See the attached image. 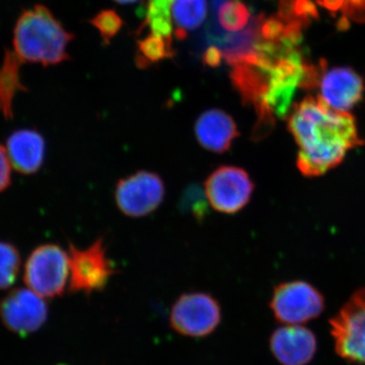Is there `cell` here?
<instances>
[{"label":"cell","instance_id":"obj_1","mask_svg":"<svg viewBox=\"0 0 365 365\" xmlns=\"http://www.w3.org/2000/svg\"><path fill=\"white\" fill-rule=\"evenodd\" d=\"M288 129L299 146L297 165L306 177H319L339 165L362 145L355 118L335 111L321 98L307 97L292 107Z\"/></svg>","mask_w":365,"mask_h":365},{"label":"cell","instance_id":"obj_2","mask_svg":"<svg viewBox=\"0 0 365 365\" xmlns=\"http://www.w3.org/2000/svg\"><path fill=\"white\" fill-rule=\"evenodd\" d=\"M73 38L49 9L37 4L19 16L14 29L11 51L23 64L57 66L71 58L67 46Z\"/></svg>","mask_w":365,"mask_h":365},{"label":"cell","instance_id":"obj_3","mask_svg":"<svg viewBox=\"0 0 365 365\" xmlns=\"http://www.w3.org/2000/svg\"><path fill=\"white\" fill-rule=\"evenodd\" d=\"M69 272V254L58 245L46 244L29 256L24 281L40 297L53 299L63 294Z\"/></svg>","mask_w":365,"mask_h":365},{"label":"cell","instance_id":"obj_4","mask_svg":"<svg viewBox=\"0 0 365 365\" xmlns=\"http://www.w3.org/2000/svg\"><path fill=\"white\" fill-rule=\"evenodd\" d=\"M330 327L338 355L350 364H365V287L330 319Z\"/></svg>","mask_w":365,"mask_h":365},{"label":"cell","instance_id":"obj_5","mask_svg":"<svg viewBox=\"0 0 365 365\" xmlns=\"http://www.w3.org/2000/svg\"><path fill=\"white\" fill-rule=\"evenodd\" d=\"M275 319L285 325H300L318 318L325 309V299L317 288L304 281L281 283L270 302Z\"/></svg>","mask_w":365,"mask_h":365},{"label":"cell","instance_id":"obj_6","mask_svg":"<svg viewBox=\"0 0 365 365\" xmlns=\"http://www.w3.org/2000/svg\"><path fill=\"white\" fill-rule=\"evenodd\" d=\"M69 292L86 294L104 289L115 273L102 237L86 249L69 245Z\"/></svg>","mask_w":365,"mask_h":365},{"label":"cell","instance_id":"obj_7","mask_svg":"<svg viewBox=\"0 0 365 365\" xmlns=\"http://www.w3.org/2000/svg\"><path fill=\"white\" fill-rule=\"evenodd\" d=\"M248 173L234 165H223L211 173L205 182V194L215 210L235 215L246 207L254 192Z\"/></svg>","mask_w":365,"mask_h":365},{"label":"cell","instance_id":"obj_8","mask_svg":"<svg viewBox=\"0 0 365 365\" xmlns=\"http://www.w3.org/2000/svg\"><path fill=\"white\" fill-rule=\"evenodd\" d=\"M165 196L162 178L148 170H140L120 180L115 190L118 208L129 217L150 215L157 210Z\"/></svg>","mask_w":365,"mask_h":365},{"label":"cell","instance_id":"obj_9","mask_svg":"<svg viewBox=\"0 0 365 365\" xmlns=\"http://www.w3.org/2000/svg\"><path fill=\"white\" fill-rule=\"evenodd\" d=\"M222 321L220 304L207 294H182L173 306L170 325L176 332L189 337H205Z\"/></svg>","mask_w":365,"mask_h":365},{"label":"cell","instance_id":"obj_10","mask_svg":"<svg viewBox=\"0 0 365 365\" xmlns=\"http://www.w3.org/2000/svg\"><path fill=\"white\" fill-rule=\"evenodd\" d=\"M0 316L9 331L26 337L44 325L48 307L43 297L33 290L19 288L2 300Z\"/></svg>","mask_w":365,"mask_h":365},{"label":"cell","instance_id":"obj_11","mask_svg":"<svg viewBox=\"0 0 365 365\" xmlns=\"http://www.w3.org/2000/svg\"><path fill=\"white\" fill-rule=\"evenodd\" d=\"M318 90V98L331 109L349 113L364 97V79L351 67L326 68Z\"/></svg>","mask_w":365,"mask_h":365},{"label":"cell","instance_id":"obj_12","mask_svg":"<svg viewBox=\"0 0 365 365\" xmlns=\"http://www.w3.org/2000/svg\"><path fill=\"white\" fill-rule=\"evenodd\" d=\"M317 338L311 330L299 325H287L274 331L270 348L282 365H307L317 352Z\"/></svg>","mask_w":365,"mask_h":365},{"label":"cell","instance_id":"obj_13","mask_svg":"<svg viewBox=\"0 0 365 365\" xmlns=\"http://www.w3.org/2000/svg\"><path fill=\"white\" fill-rule=\"evenodd\" d=\"M197 141L203 148L215 153H223L232 148L239 137V129L234 118L220 109H210L197 118Z\"/></svg>","mask_w":365,"mask_h":365},{"label":"cell","instance_id":"obj_14","mask_svg":"<svg viewBox=\"0 0 365 365\" xmlns=\"http://www.w3.org/2000/svg\"><path fill=\"white\" fill-rule=\"evenodd\" d=\"M6 153L14 170L24 175L35 174L44 163V137L33 129L14 132L7 139Z\"/></svg>","mask_w":365,"mask_h":365},{"label":"cell","instance_id":"obj_15","mask_svg":"<svg viewBox=\"0 0 365 365\" xmlns=\"http://www.w3.org/2000/svg\"><path fill=\"white\" fill-rule=\"evenodd\" d=\"M21 64L11 50H6L0 64V113L6 120L13 119V102L16 93L26 91L20 78Z\"/></svg>","mask_w":365,"mask_h":365},{"label":"cell","instance_id":"obj_16","mask_svg":"<svg viewBox=\"0 0 365 365\" xmlns=\"http://www.w3.org/2000/svg\"><path fill=\"white\" fill-rule=\"evenodd\" d=\"M207 16L206 0H173L170 16L175 26V36L185 40L189 31L199 28Z\"/></svg>","mask_w":365,"mask_h":365},{"label":"cell","instance_id":"obj_17","mask_svg":"<svg viewBox=\"0 0 365 365\" xmlns=\"http://www.w3.org/2000/svg\"><path fill=\"white\" fill-rule=\"evenodd\" d=\"M215 21L222 30L230 34L242 32L250 26L254 16L241 0H212Z\"/></svg>","mask_w":365,"mask_h":365},{"label":"cell","instance_id":"obj_18","mask_svg":"<svg viewBox=\"0 0 365 365\" xmlns=\"http://www.w3.org/2000/svg\"><path fill=\"white\" fill-rule=\"evenodd\" d=\"M175 50L172 39L151 34L145 39L139 41L136 63L139 67H148L163 59L172 58Z\"/></svg>","mask_w":365,"mask_h":365},{"label":"cell","instance_id":"obj_19","mask_svg":"<svg viewBox=\"0 0 365 365\" xmlns=\"http://www.w3.org/2000/svg\"><path fill=\"white\" fill-rule=\"evenodd\" d=\"M278 16L285 24L300 21L307 26L319 20V14L314 0H279Z\"/></svg>","mask_w":365,"mask_h":365},{"label":"cell","instance_id":"obj_20","mask_svg":"<svg viewBox=\"0 0 365 365\" xmlns=\"http://www.w3.org/2000/svg\"><path fill=\"white\" fill-rule=\"evenodd\" d=\"M21 267V255L11 242H0V289L14 284Z\"/></svg>","mask_w":365,"mask_h":365},{"label":"cell","instance_id":"obj_21","mask_svg":"<svg viewBox=\"0 0 365 365\" xmlns=\"http://www.w3.org/2000/svg\"><path fill=\"white\" fill-rule=\"evenodd\" d=\"M205 196L200 187L194 184L189 185L182 192L180 199V208L196 220H202L208 213L207 202H206L207 197Z\"/></svg>","mask_w":365,"mask_h":365},{"label":"cell","instance_id":"obj_22","mask_svg":"<svg viewBox=\"0 0 365 365\" xmlns=\"http://www.w3.org/2000/svg\"><path fill=\"white\" fill-rule=\"evenodd\" d=\"M91 25L98 29L103 41L108 44L121 30L123 21L114 11H103L91 20Z\"/></svg>","mask_w":365,"mask_h":365},{"label":"cell","instance_id":"obj_23","mask_svg":"<svg viewBox=\"0 0 365 365\" xmlns=\"http://www.w3.org/2000/svg\"><path fill=\"white\" fill-rule=\"evenodd\" d=\"M285 28V23L279 16H258L259 40L263 42L278 43Z\"/></svg>","mask_w":365,"mask_h":365},{"label":"cell","instance_id":"obj_24","mask_svg":"<svg viewBox=\"0 0 365 365\" xmlns=\"http://www.w3.org/2000/svg\"><path fill=\"white\" fill-rule=\"evenodd\" d=\"M343 16L354 23H365V0H345Z\"/></svg>","mask_w":365,"mask_h":365},{"label":"cell","instance_id":"obj_25","mask_svg":"<svg viewBox=\"0 0 365 365\" xmlns=\"http://www.w3.org/2000/svg\"><path fill=\"white\" fill-rule=\"evenodd\" d=\"M11 182V163L6 150L0 144V192L9 188Z\"/></svg>","mask_w":365,"mask_h":365},{"label":"cell","instance_id":"obj_26","mask_svg":"<svg viewBox=\"0 0 365 365\" xmlns=\"http://www.w3.org/2000/svg\"><path fill=\"white\" fill-rule=\"evenodd\" d=\"M223 55L222 50L216 46L210 45L203 53L204 66L217 67L222 63Z\"/></svg>","mask_w":365,"mask_h":365},{"label":"cell","instance_id":"obj_27","mask_svg":"<svg viewBox=\"0 0 365 365\" xmlns=\"http://www.w3.org/2000/svg\"><path fill=\"white\" fill-rule=\"evenodd\" d=\"M344 1L345 0H316L317 4L325 7L331 14H336L339 9H342Z\"/></svg>","mask_w":365,"mask_h":365},{"label":"cell","instance_id":"obj_28","mask_svg":"<svg viewBox=\"0 0 365 365\" xmlns=\"http://www.w3.org/2000/svg\"><path fill=\"white\" fill-rule=\"evenodd\" d=\"M115 1L120 2V4H130V2H135L137 0H115Z\"/></svg>","mask_w":365,"mask_h":365},{"label":"cell","instance_id":"obj_29","mask_svg":"<svg viewBox=\"0 0 365 365\" xmlns=\"http://www.w3.org/2000/svg\"><path fill=\"white\" fill-rule=\"evenodd\" d=\"M58 365H66V364H58Z\"/></svg>","mask_w":365,"mask_h":365}]
</instances>
